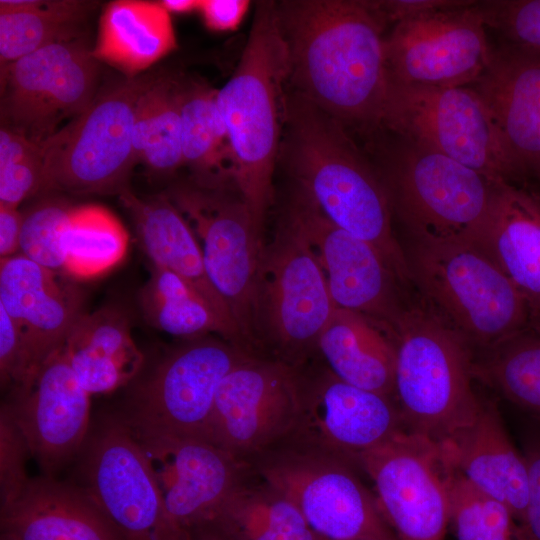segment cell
<instances>
[{
  "mask_svg": "<svg viewBox=\"0 0 540 540\" xmlns=\"http://www.w3.org/2000/svg\"><path fill=\"white\" fill-rule=\"evenodd\" d=\"M289 83L346 129L381 130L389 90L387 27L369 0L276 3Z\"/></svg>",
  "mask_w": 540,
  "mask_h": 540,
  "instance_id": "cell-1",
  "label": "cell"
},
{
  "mask_svg": "<svg viewBox=\"0 0 540 540\" xmlns=\"http://www.w3.org/2000/svg\"><path fill=\"white\" fill-rule=\"evenodd\" d=\"M286 120L289 164L300 193L332 223L376 247L410 283L384 183L347 129L296 93L287 99Z\"/></svg>",
  "mask_w": 540,
  "mask_h": 540,
  "instance_id": "cell-2",
  "label": "cell"
},
{
  "mask_svg": "<svg viewBox=\"0 0 540 540\" xmlns=\"http://www.w3.org/2000/svg\"><path fill=\"white\" fill-rule=\"evenodd\" d=\"M289 68L276 2H259L240 61L217 90V103L234 156V186L261 231L273 199Z\"/></svg>",
  "mask_w": 540,
  "mask_h": 540,
  "instance_id": "cell-3",
  "label": "cell"
},
{
  "mask_svg": "<svg viewBox=\"0 0 540 540\" xmlns=\"http://www.w3.org/2000/svg\"><path fill=\"white\" fill-rule=\"evenodd\" d=\"M391 334L404 425L438 443L449 441L474 422L483 404L472 387L470 345L425 304H407Z\"/></svg>",
  "mask_w": 540,
  "mask_h": 540,
  "instance_id": "cell-4",
  "label": "cell"
},
{
  "mask_svg": "<svg viewBox=\"0 0 540 540\" xmlns=\"http://www.w3.org/2000/svg\"><path fill=\"white\" fill-rule=\"evenodd\" d=\"M405 255L425 305L470 347L488 350L530 330L523 298L479 245L410 240Z\"/></svg>",
  "mask_w": 540,
  "mask_h": 540,
  "instance_id": "cell-5",
  "label": "cell"
},
{
  "mask_svg": "<svg viewBox=\"0 0 540 540\" xmlns=\"http://www.w3.org/2000/svg\"><path fill=\"white\" fill-rule=\"evenodd\" d=\"M392 136V142L381 146L379 174L392 214L409 240L478 244L501 181L411 139Z\"/></svg>",
  "mask_w": 540,
  "mask_h": 540,
  "instance_id": "cell-6",
  "label": "cell"
},
{
  "mask_svg": "<svg viewBox=\"0 0 540 540\" xmlns=\"http://www.w3.org/2000/svg\"><path fill=\"white\" fill-rule=\"evenodd\" d=\"M286 496L325 540H398L353 462L326 450L287 442L248 462Z\"/></svg>",
  "mask_w": 540,
  "mask_h": 540,
  "instance_id": "cell-7",
  "label": "cell"
},
{
  "mask_svg": "<svg viewBox=\"0 0 540 540\" xmlns=\"http://www.w3.org/2000/svg\"><path fill=\"white\" fill-rule=\"evenodd\" d=\"M156 76L127 78L102 93L79 116L42 142L39 193L117 194L130 191L136 164L133 128L137 102Z\"/></svg>",
  "mask_w": 540,
  "mask_h": 540,
  "instance_id": "cell-8",
  "label": "cell"
},
{
  "mask_svg": "<svg viewBox=\"0 0 540 540\" xmlns=\"http://www.w3.org/2000/svg\"><path fill=\"white\" fill-rule=\"evenodd\" d=\"M252 354L229 341L194 338L158 363L117 417L135 434L208 440L221 382Z\"/></svg>",
  "mask_w": 540,
  "mask_h": 540,
  "instance_id": "cell-9",
  "label": "cell"
},
{
  "mask_svg": "<svg viewBox=\"0 0 540 540\" xmlns=\"http://www.w3.org/2000/svg\"><path fill=\"white\" fill-rule=\"evenodd\" d=\"M319 260L287 220L264 246L259 272L257 325L275 348L276 359L301 367L317 349L336 310Z\"/></svg>",
  "mask_w": 540,
  "mask_h": 540,
  "instance_id": "cell-10",
  "label": "cell"
},
{
  "mask_svg": "<svg viewBox=\"0 0 540 540\" xmlns=\"http://www.w3.org/2000/svg\"><path fill=\"white\" fill-rule=\"evenodd\" d=\"M381 130L425 145L493 181L520 185L483 101L470 86L389 82Z\"/></svg>",
  "mask_w": 540,
  "mask_h": 540,
  "instance_id": "cell-11",
  "label": "cell"
},
{
  "mask_svg": "<svg viewBox=\"0 0 540 540\" xmlns=\"http://www.w3.org/2000/svg\"><path fill=\"white\" fill-rule=\"evenodd\" d=\"M78 486L122 540H191L170 518L136 437L118 417L88 436Z\"/></svg>",
  "mask_w": 540,
  "mask_h": 540,
  "instance_id": "cell-12",
  "label": "cell"
},
{
  "mask_svg": "<svg viewBox=\"0 0 540 540\" xmlns=\"http://www.w3.org/2000/svg\"><path fill=\"white\" fill-rule=\"evenodd\" d=\"M304 388L300 367L248 356L219 386L208 440L246 463L289 442L299 425Z\"/></svg>",
  "mask_w": 540,
  "mask_h": 540,
  "instance_id": "cell-13",
  "label": "cell"
},
{
  "mask_svg": "<svg viewBox=\"0 0 540 540\" xmlns=\"http://www.w3.org/2000/svg\"><path fill=\"white\" fill-rule=\"evenodd\" d=\"M169 199L201 240L207 275L228 306L245 348L258 336L257 299L264 245L261 230L238 194L179 186Z\"/></svg>",
  "mask_w": 540,
  "mask_h": 540,
  "instance_id": "cell-14",
  "label": "cell"
},
{
  "mask_svg": "<svg viewBox=\"0 0 540 540\" xmlns=\"http://www.w3.org/2000/svg\"><path fill=\"white\" fill-rule=\"evenodd\" d=\"M379 509L398 540H445L455 467L441 443L401 430L360 454Z\"/></svg>",
  "mask_w": 540,
  "mask_h": 540,
  "instance_id": "cell-15",
  "label": "cell"
},
{
  "mask_svg": "<svg viewBox=\"0 0 540 540\" xmlns=\"http://www.w3.org/2000/svg\"><path fill=\"white\" fill-rule=\"evenodd\" d=\"M98 61L80 40L41 48L1 67V123L42 143L96 97Z\"/></svg>",
  "mask_w": 540,
  "mask_h": 540,
  "instance_id": "cell-16",
  "label": "cell"
},
{
  "mask_svg": "<svg viewBox=\"0 0 540 540\" xmlns=\"http://www.w3.org/2000/svg\"><path fill=\"white\" fill-rule=\"evenodd\" d=\"M477 2L430 11L394 25L384 40L389 82L471 86L492 54Z\"/></svg>",
  "mask_w": 540,
  "mask_h": 540,
  "instance_id": "cell-17",
  "label": "cell"
},
{
  "mask_svg": "<svg viewBox=\"0 0 540 540\" xmlns=\"http://www.w3.org/2000/svg\"><path fill=\"white\" fill-rule=\"evenodd\" d=\"M288 220L314 250L336 307L363 314L391 331L407 303L399 286L405 284L384 255L332 223L302 193Z\"/></svg>",
  "mask_w": 540,
  "mask_h": 540,
  "instance_id": "cell-18",
  "label": "cell"
},
{
  "mask_svg": "<svg viewBox=\"0 0 540 540\" xmlns=\"http://www.w3.org/2000/svg\"><path fill=\"white\" fill-rule=\"evenodd\" d=\"M133 435L170 518L187 532L212 523L229 496L252 474L248 463L208 440Z\"/></svg>",
  "mask_w": 540,
  "mask_h": 540,
  "instance_id": "cell-19",
  "label": "cell"
},
{
  "mask_svg": "<svg viewBox=\"0 0 540 540\" xmlns=\"http://www.w3.org/2000/svg\"><path fill=\"white\" fill-rule=\"evenodd\" d=\"M90 394L72 371L62 346L6 404L28 452L46 476L82 450L89 436Z\"/></svg>",
  "mask_w": 540,
  "mask_h": 540,
  "instance_id": "cell-20",
  "label": "cell"
},
{
  "mask_svg": "<svg viewBox=\"0 0 540 540\" xmlns=\"http://www.w3.org/2000/svg\"><path fill=\"white\" fill-rule=\"evenodd\" d=\"M403 426L391 397L348 384L326 367L313 377L305 375L302 413L290 441L326 450L356 465L360 454L404 430Z\"/></svg>",
  "mask_w": 540,
  "mask_h": 540,
  "instance_id": "cell-21",
  "label": "cell"
},
{
  "mask_svg": "<svg viewBox=\"0 0 540 540\" xmlns=\"http://www.w3.org/2000/svg\"><path fill=\"white\" fill-rule=\"evenodd\" d=\"M470 87L483 101L519 184L540 185V52L501 42Z\"/></svg>",
  "mask_w": 540,
  "mask_h": 540,
  "instance_id": "cell-22",
  "label": "cell"
},
{
  "mask_svg": "<svg viewBox=\"0 0 540 540\" xmlns=\"http://www.w3.org/2000/svg\"><path fill=\"white\" fill-rule=\"evenodd\" d=\"M62 275L21 254L1 259L0 307L25 341L29 367L25 384L63 345L84 313L82 293Z\"/></svg>",
  "mask_w": 540,
  "mask_h": 540,
  "instance_id": "cell-23",
  "label": "cell"
},
{
  "mask_svg": "<svg viewBox=\"0 0 540 540\" xmlns=\"http://www.w3.org/2000/svg\"><path fill=\"white\" fill-rule=\"evenodd\" d=\"M479 245L523 298L530 330L540 332V191L497 182Z\"/></svg>",
  "mask_w": 540,
  "mask_h": 540,
  "instance_id": "cell-24",
  "label": "cell"
},
{
  "mask_svg": "<svg viewBox=\"0 0 540 540\" xmlns=\"http://www.w3.org/2000/svg\"><path fill=\"white\" fill-rule=\"evenodd\" d=\"M1 530L8 540H122L78 486L52 476L30 479L1 508Z\"/></svg>",
  "mask_w": 540,
  "mask_h": 540,
  "instance_id": "cell-25",
  "label": "cell"
},
{
  "mask_svg": "<svg viewBox=\"0 0 540 540\" xmlns=\"http://www.w3.org/2000/svg\"><path fill=\"white\" fill-rule=\"evenodd\" d=\"M120 199L152 265L170 270L194 288L224 323L233 343L245 349L228 306L209 280L201 246L179 209L168 196L141 199L128 191Z\"/></svg>",
  "mask_w": 540,
  "mask_h": 540,
  "instance_id": "cell-26",
  "label": "cell"
},
{
  "mask_svg": "<svg viewBox=\"0 0 540 540\" xmlns=\"http://www.w3.org/2000/svg\"><path fill=\"white\" fill-rule=\"evenodd\" d=\"M441 444L469 482L505 504L522 524L528 498L527 464L511 443L494 404L483 402L474 422Z\"/></svg>",
  "mask_w": 540,
  "mask_h": 540,
  "instance_id": "cell-27",
  "label": "cell"
},
{
  "mask_svg": "<svg viewBox=\"0 0 540 540\" xmlns=\"http://www.w3.org/2000/svg\"><path fill=\"white\" fill-rule=\"evenodd\" d=\"M81 386L90 394L112 392L129 383L144 357L134 342L126 315L115 308L83 313L62 345Z\"/></svg>",
  "mask_w": 540,
  "mask_h": 540,
  "instance_id": "cell-28",
  "label": "cell"
},
{
  "mask_svg": "<svg viewBox=\"0 0 540 540\" xmlns=\"http://www.w3.org/2000/svg\"><path fill=\"white\" fill-rule=\"evenodd\" d=\"M317 349L328 369L344 382L389 397L394 394L396 346L379 322L336 308Z\"/></svg>",
  "mask_w": 540,
  "mask_h": 540,
  "instance_id": "cell-29",
  "label": "cell"
},
{
  "mask_svg": "<svg viewBox=\"0 0 540 540\" xmlns=\"http://www.w3.org/2000/svg\"><path fill=\"white\" fill-rule=\"evenodd\" d=\"M176 45L170 13L159 2L119 0L106 6L91 53L132 78Z\"/></svg>",
  "mask_w": 540,
  "mask_h": 540,
  "instance_id": "cell-30",
  "label": "cell"
},
{
  "mask_svg": "<svg viewBox=\"0 0 540 540\" xmlns=\"http://www.w3.org/2000/svg\"><path fill=\"white\" fill-rule=\"evenodd\" d=\"M183 164L200 187L234 185L235 163L227 128L217 103V90L205 84L183 83L181 104Z\"/></svg>",
  "mask_w": 540,
  "mask_h": 540,
  "instance_id": "cell-31",
  "label": "cell"
},
{
  "mask_svg": "<svg viewBox=\"0 0 540 540\" xmlns=\"http://www.w3.org/2000/svg\"><path fill=\"white\" fill-rule=\"evenodd\" d=\"M210 524L232 540H322L298 508L253 470Z\"/></svg>",
  "mask_w": 540,
  "mask_h": 540,
  "instance_id": "cell-32",
  "label": "cell"
},
{
  "mask_svg": "<svg viewBox=\"0 0 540 540\" xmlns=\"http://www.w3.org/2000/svg\"><path fill=\"white\" fill-rule=\"evenodd\" d=\"M96 5L79 0H1V67L48 45L76 40Z\"/></svg>",
  "mask_w": 540,
  "mask_h": 540,
  "instance_id": "cell-33",
  "label": "cell"
},
{
  "mask_svg": "<svg viewBox=\"0 0 540 540\" xmlns=\"http://www.w3.org/2000/svg\"><path fill=\"white\" fill-rule=\"evenodd\" d=\"M182 94L183 83L170 76H156L141 94L133 128L136 163L163 174L183 165Z\"/></svg>",
  "mask_w": 540,
  "mask_h": 540,
  "instance_id": "cell-34",
  "label": "cell"
},
{
  "mask_svg": "<svg viewBox=\"0 0 540 540\" xmlns=\"http://www.w3.org/2000/svg\"><path fill=\"white\" fill-rule=\"evenodd\" d=\"M128 241L127 230L108 209L71 206L60 237L63 274L91 279L108 272L126 255Z\"/></svg>",
  "mask_w": 540,
  "mask_h": 540,
  "instance_id": "cell-35",
  "label": "cell"
},
{
  "mask_svg": "<svg viewBox=\"0 0 540 540\" xmlns=\"http://www.w3.org/2000/svg\"><path fill=\"white\" fill-rule=\"evenodd\" d=\"M140 304L148 322L163 332L188 338L217 332L233 343L228 329L206 300L168 269L151 266Z\"/></svg>",
  "mask_w": 540,
  "mask_h": 540,
  "instance_id": "cell-36",
  "label": "cell"
},
{
  "mask_svg": "<svg viewBox=\"0 0 540 540\" xmlns=\"http://www.w3.org/2000/svg\"><path fill=\"white\" fill-rule=\"evenodd\" d=\"M473 371L510 402L540 418V332L526 330L486 350Z\"/></svg>",
  "mask_w": 540,
  "mask_h": 540,
  "instance_id": "cell-37",
  "label": "cell"
},
{
  "mask_svg": "<svg viewBox=\"0 0 540 540\" xmlns=\"http://www.w3.org/2000/svg\"><path fill=\"white\" fill-rule=\"evenodd\" d=\"M449 498L450 523L457 540H528L512 511L475 487L456 468Z\"/></svg>",
  "mask_w": 540,
  "mask_h": 540,
  "instance_id": "cell-38",
  "label": "cell"
},
{
  "mask_svg": "<svg viewBox=\"0 0 540 540\" xmlns=\"http://www.w3.org/2000/svg\"><path fill=\"white\" fill-rule=\"evenodd\" d=\"M44 168L42 143L1 126L0 205L18 207L40 192Z\"/></svg>",
  "mask_w": 540,
  "mask_h": 540,
  "instance_id": "cell-39",
  "label": "cell"
},
{
  "mask_svg": "<svg viewBox=\"0 0 540 540\" xmlns=\"http://www.w3.org/2000/svg\"><path fill=\"white\" fill-rule=\"evenodd\" d=\"M71 206L60 200H43L24 215L19 254L63 273L60 237Z\"/></svg>",
  "mask_w": 540,
  "mask_h": 540,
  "instance_id": "cell-40",
  "label": "cell"
},
{
  "mask_svg": "<svg viewBox=\"0 0 540 540\" xmlns=\"http://www.w3.org/2000/svg\"><path fill=\"white\" fill-rule=\"evenodd\" d=\"M477 9L501 42L540 52V0H484Z\"/></svg>",
  "mask_w": 540,
  "mask_h": 540,
  "instance_id": "cell-41",
  "label": "cell"
},
{
  "mask_svg": "<svg viewBox=\"0 0 540 540\" xmlns=\"http://www.w3.org/2000/svg\"><path fill=\"white\" fill-rule=\"evenodd\" d=\"M27 454L24 438L5 404L0 416L1 508L12 503L30 480L24 464Z\"/></svg>",
  "mask_w": 540,
  "mask_h": 540,
  "instance_id": "cell-42",
  "label": "cell"
},
{
  "mask_svg": "<svg viewBox=\"0 0 540 540\" xmlns=\"http://www.w3.org/2000/svg\"><path fill=\"white\" fill-rule=\"evenodd\" d=\"M523 456L528 469V498L522 525L528 540H540V436L528 441Z\"/></svg>",
  "mask_w": 540,
  "mask_h": 540,
  "instance_id": "cell-43",
  "label": "cell"
},
{
  "mask_svg": "<svg viewBox=\"0 0 540 540\" xmlns=\"http://www.w3.org/2000/svg\"><path fill=\"white\" fill-rule=\"evenodd\" d=\"M473 0H369L386 26L396 25L418 15L450 7L462 6Z\"/></svg>",
  "mask_w": 540,
  "mask_h": 540,
  "instance_id": "cell-44",
  "label": "cell"
},
{
  "mask_svg": "<svg viewBox=\"0 0 540 540\" xmlns=\"http://www.w3.org/2000/svg\"><path fill=\"white\" fill-rule=\"evenodd\" d=\"M249 8L248 0H200L198 12L207 28L225 32L237 29Z\"/></svg>",
  "mask_w": 540,
  "mask_h": 540,
  "instance_id": "cell-45",
  "label": "cell"
},
{
  "mask_svg": "<svg viewBox=\"0 0 540 540\" xmlns=\"http://www.w3.org/2000/svg\"><path fill=\"white\" fill-rule=\"evenodd\" d=\"M23 218L17 207L0 205L1 259L19 254Z\"/></svg>",
  "mask_w": 540,
  "mask_h": 540,
  "instance_id": "cell-46",
  "label": "cell"
},
{
  "mask_svg": "<svg viewBox=\"0 0 540 540\" xmlns=\"http://www.w3.org/2000/svg\"><path fill=\"white\" fill-rule=\"evenodd\" d=\"M159 3L169 13L184 14L198 11L200 0H163Z\"/></svg>",
  "mask_w": 540,
  "mask_h": 540,
  "instance_id": "cell-47",
  "label": "cell"
},
{
  "mask_svg": "<svg viewBox=\"0 0 540 540\" xmlns=\"http://www.w3.org/2000/svg\"><path fill=\"white\" fill-rule=\"evenodd\" d=\"M191 540H232L212 524L198 527L190 532Z\"/></svg>",
  "mask_w": 540,
  "mask_h": 540,
  "instance_id": "cell-48",
  "label": "cell"
},
{
  "mask_svg": "<svg viewBox=\"0 0 540 540\" xmlns=\"http://www.w3.org/2000/svg\"><path fill=\"white\" fill-rule=\"evenodd\" d=\"M1 540H6L5 538L1 537Z\"/></svg>",
  "mask_w": 540,
  "mask_h": 540,
  "instance_id": "cell-49",
  "label": "cell"
},
{
  "mask_svg": "<svg viewBox=\"0 0 540 540\" xmlns=\"http://www.w3.org/2000/svg\"><path fill=\"white\" fill-rule=\"evenodd\" d=\"M1 537H3V536H1ZM3 538H5V537H3ZM5 539L8 540L7 538H5Z\"/></svg>",
  "mask_w": 540,
  "mask_h": 540,
  "instance_id": "cell-50",
  "label": "cell"
},
{
  "mask_svg": "<svg viewBox=\"0 0 540 540\" xmlns=\"http://www.w3.org/2000/svg\"><path fill=\"white\" fill-rule=\"evenodd\" d=\"M322 540H325V539H322Z\"/></svg>",
  "mask_w": 540,
  "mask_h": 540,
  "instance_id": "cell-51",
  "label": "cell"
}]
</instances>
